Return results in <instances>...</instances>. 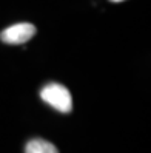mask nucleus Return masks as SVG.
<instances>
[{
  "mask_svg": "<svg viewBox=\"0 0 151 153\" xmlns=\"http://www.w3.org/2000/svg\"><path fill=\"white\" fill-rule=\"evenodd\" d=\"M42 101L49 104L52 108L60 113H69L73 110V97L68 88L60 84H48L40 91Z\"/></svg>",
  "mask_w": 151,
  "mask_h": 153,
  "instance_id": "f257e3e1",
  "label": "nucleus"
},
{
  "mask_svg": "<svg viewBox=\"0 0 151 153\" xmlns=\"http://www.w3.org/2000/svg\"><path fill=\"white\" fill-rule=\"evenodd\" d=\"M111 2H114V3H119V2H123V0H111Z\"/></svg>",
  "mask_w": 151,
  "mask_h": 153,
  "instance_id": "20e7f679",
  "label": "nucleus"
},
{
  "mask_svg": "<svg viewBox=\"0 0 151 153\" xmlns=\"http://www.w3.org/2000/svg\"><path fill=\"white\" fill-rule=\"evenodd\" d=\"M25 153H59L57 147L45 139H31L26 144Z\"/></svg>",
  "mask_w": 151,
  "mask_h": 153,
  "instance_id": "7ed1b4c3",
  "label": "nucleus"
},
{
  "mask_svg": "<svg viewBox=\"0 0 151 153\" xmlns=\"http://www.w3.org/2000/svg\"><path fill=\"white\" fill-rule=\"evenodd\" d=\"M35 26L32 23L28 22H23V23H15L8 26L6 30H3L0 33V39L5 43H10V45H22L26 43L29 39L34 37L35 34Z\"/></svg>",
  "mask_w": 151,
  "mask_h": 153,
  "instance_id": "f03ea898",
  "label": "nucleus"
}]
</instances>
